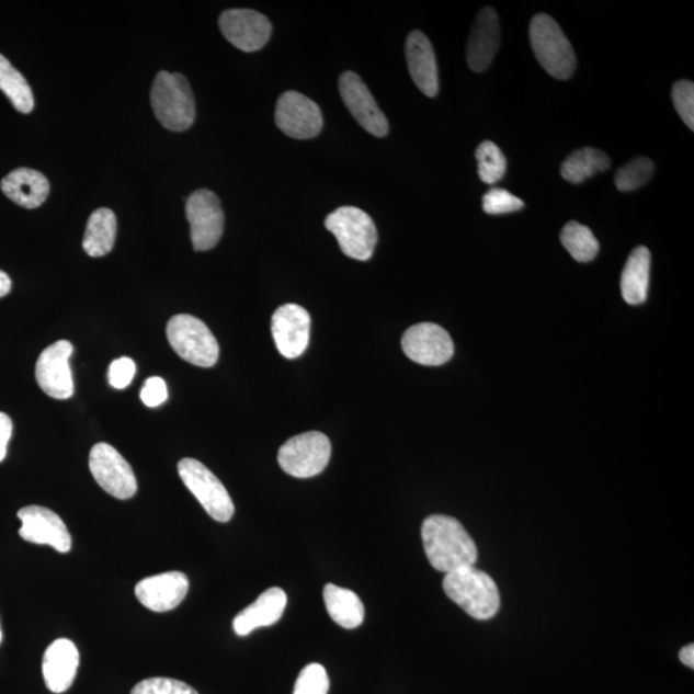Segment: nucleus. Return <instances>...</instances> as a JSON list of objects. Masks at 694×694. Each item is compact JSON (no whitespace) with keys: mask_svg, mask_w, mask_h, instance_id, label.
<instances>
[{"mask_svg":"<svg viewBox=\"0 0 694 694\" xmlns=\"http://www.w3.org/2000/svg\"><path fill=\"white\" fill-rule=\"evenodd\" d=\"M424 551L437 571L450 573L477 561L476 544L457 519L434 514L422 525Z\"/></svg>","mask_w":694,"mask_h":694,"instance_id":"f257e3e1","label":"nucleus"},{"mask_svg":"<svg viewBox=\"0 0 694 694\" xmlns=\"http://www.w3.org/2000/svg\"><path fill=\"white\" fill-rule=\"evenodd\" d=\"M443 588L453 602L477 621H489L499 611L500 594L496 581L474 566L446 573Z\"/></svg>","mask_w":694,"mask_h":694,"instance_id":"f03ea898","label":"nucleus"},{"mask_svg":"<svg viewBox=\"0 0 694 694\" xmlns=\"http://www.w3.org/2000/svg\"><path fill=\"white\" fill-rule=\"evenodd\" d=\"M151 103L158 121L171 132H184L195 123V95L182 73L159 72L153 81Z\"/></svg>","mask_w":694,"mask_h":694,"instance_id":"7ed1b4c3","label":"nucleus"},{"mask_svg":"<svg viewBox=\"0 0 694 694\" xmlns=\"http://www.w3.org/2000/svg\"><path fill=\"white\" fill-rule=\"evenodd\" d=\"M530 41L544 70L559 80L571 78L577 67V56L562 29L554 19L548 14H536L530 25Z\"/></svg>","mask_w":694,"mask_h":694,"instance_id":"20e7f679","label":"nucleus"},{"mask_svg":"<svg viewBox=\"0 0 694 694\" xmlns=\"http://www.w3.org/2000/svg\"><path fill=\"white\" fill-rule=\"evenodd\" d=\"M167 335L174 352L197 367H214L219 360V343L203 320L178 315L169 320Z\"/></svg>","mask_w":694,"mask_h":694,"instance_id":"39448f33","label":"nucleus"},{"mask_svg":"<svg viewBox=\"0 0 694 694\" xmlns=\"http://www.w3.org/2000/svg\"><path fill=\"white\" fill-rule=\"evenodd\" d=\"M325 226L338 238L346 257L367 261L375 252L378 235L367 213L353 206L340 207L327 216Z\"/></svg>","mask_w":694,"mask_h":694,"instance_id":"423d86ee","label":"nucleus"},{"mask_svg":"<svg viewBox=\"0 0 694 694\" xmlns=\"http://www.w3.org/2000/svg\"><path fill=\"white\" fill-rule=\"evenodd\" d=\"M332 446L322 432L310 431L294 436L281 446L280 466L297 479H309L325 471L330 463Z\"/></svg>","mask_w":694,"mask_h":694,"instance_id":"0eeeda50","label":"nucleus"},{"mask_svg":"<svg viewBox=\"0 0 694 694\" xmlns=\"http://www.w3.org/2000/svg\"><path fill=\"white\" fill-rule=\"evenodd\" d=\"M178 473L185 487L204 507L208 516L228 522L235 514V504L221 481L203 463L184 458L178 463Z\"/></svg>","mask_w":694,"mask_h":694,"instance_id":"6e6552de","label":"nucleus"},{"mask_svg":"<svg viewBox=\"0 0 694 694\" xmlns=\"http://www.w3.org/2000/svg\"><path fill=\"white\" fill-rule=\"evenodd\" d=\"M89 468L96 483L110 496L122 500L136 496L137 477L129 463L114 446L95 444L89 454Z\"/></svg>","mask_w":694,"mask_h":694,"instance_id":"1a4fd4ad","label":"nucleus"},{"mask_svg":"<svg viewBox=\"0 0 694 694\" xmlns=\"http://www.w3.org/2000/svg\"><path fill=\"white\" fill-rule=\"evenodd\" d=\"M185 214L191 226L193 249H214L224 230V213L218 196L208 190L193 192L186 200Z\"/></svg>","mask_w":694,"mask_h":694,"instance_id":"9d476101","label":"nucleus"},{"mask_svg":"<svg viewBox=\"0 0 694 694\" xmlns=\"http://www.w3.org/2000/svg\"><path fill=\"white\" fill-rule=\"evenodd\" d=\"M275 124L291 138L311 139L322 132L323 115L315 101L289 91L280 96L275 107Z\"/></svg>","mask_w":694,"mask_h":694,"instance_id":"9b49d317","label":"nucleus"},{"mask_svg":"<svg viewBox=\"0 0 694 694\" xmlns=\"http://www.w3.org/2000/svg\"><path fill=\"white\" fill-rule=\"evenodd\" d=\"M72 353V343L61 340L44 350L37 360L36 383L48 397L58 400L72 397L75 387L69 363Z\"/></svg>","mask_w":694,"mask_h":694,"instance_id":"f8f14e48","label":"nucleus"},{"mask_svg":"<svg viewBox=\"0 0 694 694\" xmlns=\"http://www.w3.org/2000/svg\"><path fill=\"white\" fill-rule=\"evenodd\" d=\"M401 346L410 361L430 367L450 362L454 354L451 334L435 323L410 327L402 335Z\"/></svg>","mask_w":694,"mask_h":694,"instance_id":"ddd939ff","label":"nucleus"},{"mask_svg":"<svg viewBox=\"0 0 694 694\" xmlns=\"http://www.w3.org/2000/svg\"><path fill=\"white\" fill-rule=\"evenodd\" d=\"M339 89L343 103L355 121L372 136L383 138L389 133V123L364 81L352 71L343 72L339 80Z\"/></svg>","mask_w":694,"mask_h":694,"instance_id":"4468645a","label":"nucleus"},{"mask_svg":"<svg viewBox=\"0 0 694 694\" xmlns=\"http://www.w3.org/2000/svg\"><path fill=\"white\" fill-rule=\"evenodd\" d=\"M21 521L20 536L22 539L50 546L59 554H67L71 549V535L65 522L57 513L41 505H27L18 513Z\"/></svg>","mask_w":694,"mask_h":694,"instance_id":"2eb2a0df","label":"nucleus"},{"mask_svg":"<svg viewBox=\"0 0 694 694\" xmlns=\"http://www.w3.org/2000/svg\"><path fill=\"white\" fill-rule=\"evenodd\" d=\"M310 326L309 312L303 306L282 305L272 318V333L278 352L287 360L302 356L309 345Z\"/></svg>","mask_w":694,"mask_h":694,"instance_id":"dca6fc26","label":"nucleus"},{"mask_svg":"<svg viewBox=\"0 0 694 694\" xmlns=\"http://www.w3.org/2000/svg\"><path fill=\"white\" fill-rule=\"evenodd\" d=\"M219 26L229 43L249 54L265 47L272 36L271 21L264 14L252 10L223 12Z\"/></svg>","mask_w":694,"mask_h":694,"instance_id":"f3484780","label":"nucleus"},{"mask_svg":"<svg viewBox=\"0 0 694 694\" xmlns=\"http://www.w3.org/2000/svg\"><path fill=\"white\" fill-rule=\"evenodd\" d=\"M189 589L190 580L183 572L170 571L140 580L136 595L148 610L168 612L184 601Z\"/></svg>","mask_w":694,"mask_h":694,"instance_id":"a211bd4d","label":"nucleus"},{"mask_svg":"<svg viewBox=\"0 0 694 694\" xmlns=\"http://www.w3.org/2000/svg\"><path fill=\"white\" fill-rule=\"evenodd\" d=\"M79 651L70 639L61 638L52 644L43 658V676L47 689L64 693L71 689L79 668Z\"/></svg>","mask_w":694,"mask_h":694,"instance_id":"6ab92c4d","label":"nucleus"},{"mask_svg":"<svg viewBox=\"0 0 694 694\" xmlns=\"http://www.w3.org/2000/svg\"><path fill=\"white\" fill-rule=\"evenodd\" d=\"M500 43L498 14L491 7L483 9L477 16L467 44L469 69L482 72L494 59Z\"/></svg>","mask_w":694,"mask_h":694,"instance_id":"aec40b11","label":"nucleus"},{"mask_svg":"<svg viewBox=\"0 0 694 694\" xmlns=\"http://www.w3.org/2000/svg\"><path fill=\"white\" fill-rule=\"evenodd\" d=\"M406 55L410 77L416 86L428 96L439 92V71L436 56L429 37L422 32H412L407 37Z\"/></svg>","mask_w":694,"mask_h":694,"instance_id":"412c9836","label":"nucleus"},{"mask_svg":"<svg viewBox=\"0 0 694 694\" xmlns=\"http://www.w3.org/2000/svg\"><path fill=\"white\" fill-rule=\"evenodd\" d=\"M287 606V594L281 588H271L238 614L234 622L237 636L246 637L264 626L280 621Z\"/></svg>","mask_w":694,"mask_h":694,"instance_id":"4be33fe9","label":"nucleus"},{"mask_svg":"<svg viewBox=\"0 0 694 694\" xmlns=\"http://www.w3.org/2000/svg\"><path fill=\"white\" fill-rule=\"evenodd\" d=\"M7 197L25 208H36L46 203L49 182L39 171L21 168L11 171L2 181Z\"/></svg>","mask_w":694,"mask_h":694,"instance_id":"5701e85b","label":"nucleus"},{"mask_svg":"<svg viewBox=\"0 0 694 694\" xmlns=\"http://www.w3.org/2000/svg\"><path fill=\"white\" fill-rule=\"evenodd\" d=\"M651 272V252L639 246L630 253L622 274V294L630 305H640L647 300Z\"/></svg>","mask_w":694,"mask_h":694,"instance_id":"b1692460","label":"nucleus"},{"mask_svg":"<svg viewBox=\"0 0 694 694\" xmlns=\"http://www.w3.org/2000/svg\"><path fill=\"white\" fill-rule=\"evenodd\" d=\"M326 608L332 621L345 629H355L364 622V604L350 589L327 584L323 592Z\"/></svg>","mask_w":694,"mask_h":694,"instance_id":"393cba45","label":"nucleus"},{"mask_svg":"<svg viewBox=\"0 0 694 694\" xmlns=\"http://www.w3.org/2000/svg\"><path fill=\"white\" fill-rule=\"evenodd\" d=\"M117 219L110 208L93 212L87 224L83 248L89 257L101 258L114 249Z\"/></svg>","mask_w":694,"mask_h":694,"instance_id":"a878e982","label":"nucleus"},{"mask_svg":"<svg viewBox=\"0 0 694 694\" xmlns=\"http://www.w3.org/2000/svg\"><path fill=\"white\" fill-rule=\"evenodd\" d=\"M611 166L608 156L600 149L585 147L578 149L567 158L561 167V174L567 182L580 184Z\"/></svg>","mask_w":694,"mask_h":694,"instance_id":"bb28decb","label":"nucleus"},{"mask_svg":"<svg viewBox=\"0 0 694 694\" xmlns=\"http://www.w3.org/2000/svg\"><path fill=\"white\" fill-rule=\"evenodd\" d=\"M0 91L9 96L13 107L22 114H30L34 110L32 88L3 55H0Z\"/></svg>","mask_w":694,"mask_h":694,"instance_id":"cd10ccee","label":"nucleus"},{"mask_svg":"<svg viewBox=\"0 0 694 694\" xmlns=\"http://www.w3.org/2000/svg\"><path fill=\"white\" fill-rule=\"evenodd\" d=\"M561 242L579 263H589L599 255L600 243L593 231L578 221L566 224L561 231Z\"/></svg>","mask_w":694,"mask_h":694,"instance_id":"c85d7f7f","label":"nucleus"},{"mask_svg":"<svg viewBox=\"0 0 694 694\" xmlns=\"http://www.w3.org/2000/svg\"><path fill=\"white\" fill-rule=\"evenodd\" d=\"M476 160L479 163V177L483 183L496 184L505 175V156L494 141H482L476 149Z\"/></svg>","mask_w":694,"mask_h":694,"instance_id":"c756f323","label":"nucleus"},{"mask_svg":"<svg viewBox=\"0 0 694 694\" xmlns=\"http://www.w3.org/2000/svg\"><path fill=\"white\" fill-rule=\"evenodd\" d=\"M655 173V163L647 158H637L626 163L615 175V185L618 191L632 192L640 189Z\"/></svg>","mask_w":694,"mask_h":694,"instance_id":"7c9ffc66","label":"nucleus"},{"mask_svg":"<svg viewBox=\"0 0 694 694\" xmlns=\"http://www.w3.org/2000/svg\"><path fill=\"white\" fill-rule=\"evenodd\" d=\"M330 679L320 663H310L298 675L294 694H328Z\"/></svg>","mask_w":694,"mask_h":694,"instance_id":"2f4dec72","label":"nucleus"},{"mask_svg":"<svg viewBox=\"0 0 694 694\" xmlns=\"http://www.w3.org/2000/svg\"><path fill=\"white\" fill-rule=\"evenodd\" d=\"M524 201L502 189H491L482 197L483 212L489 215L511 214L524 208Z\"/></svg>","mask_w":694,"mask_h":694,"instance_id":"473e14b6","label":"nucleus"},{"mask_svg":"<svg viewBox=\"0 0 694 694\" xmlns=\"http://www.w3.org/2000/svg\"><path fill=\"white\" fill-rule=\"evenodd\" d=\"M130 694H198V692L177 679L148 678L134 686Z\"/></svg>","mask_w":694,"mask_h":694,"instance_id":"72a5a7b5","label":"nucleus"},{"mask_svg":"<svg viewBox=\"0 0 694 694\" xmlns=\"http://www.w3.org/2000/svg\"><path fill=\"white\" fill-rule=\"evenodd\" d=\"M673 102L679 116L691 130L694 128V84L690 80H681L674 84Z\"/></svg>","mask_w":694,"mask_h":694,"instance_id":"f704fd0d","label":"nucleus"},{"mask_svg":"<svg viewBox=\"0 0 694 694\" xmlns=\"http://www.w3.org/2000/svg\"><path fill=\"white\" fill-rule=\"evenodd\" d=\"M136 372V363L130 357H121V360H116L110 365L109 383L114 389H125L132 384Z\"/></svg>","mask_w":694,"mask_h":694,"instance_id":"c9c22d12","label":"nucleus"},{"mask_svg":"<svg viewBox=\"0 0 694 694\" xmlns=\"http://www.w3.org/2000/svg\"><path fill=\"white\" fill-rule=\"evenodd\" d=\"M140 399L149 408L160 407L168 400V386L160 377L148 378L140 391Z\"/></svg>","mask_w":694,"mask_h":694,"instance_id":"e433bc0d","label":"nucleus"},{"mask_svg":"<svg viewBox=\"0 0 694 694\" xmlns=\"http://www.w3.org/2000/svg\"><path fill=\"white\" fill-rule=\"evenodd\" d=\"M13 423L10 416L0 412V462L7 457V446L12 437Z\"/></svg>","mask_w":694,"mask_h":694,"instance_id":"4c0bfd02","label":"nucleus"},{"mask_svg":"<svg viewBox=\"0 0 694 694\" xmlns=\"http://www.w3.org/2000/svg\"><path fill=\"white\" fill-rule=\"evenodd\" d=\"M679 659L684 663V665L693 669L694 668V646L689 645L685 646L681 653H679Z\"/></svg>","mask_w":694,"mask_h":694,"instance_id":"58836bf2","label":"nucleus"},{"mask_svg":"<svg viewBox=\"0 0 694 694\" xmlns=\"http://www.w3.org/2000/svg\"><path fill=\"white\" fill-rule=\"evenodd\" d=\"M11 288H12L11 278L3 271H0V298L9 295Z\"/></svg>","mask_w":694,"mask_h":694,"instance_id":"ea45409f","label":"nucleus"},{"mask_svg":"<svg viewBox=\"0 0 694 694\" xmlns=\"http://www.w3.org/2000/svg\"><path fill=\"white\" fill-rule=\"evenodd\" d=\"M2 639H3V633H2V629H0V644H2Z\"/></svg>","mask_w":694,"mask_h":694,"instance_id":"a19ab883","label":"nucleus"}]
</instances>
